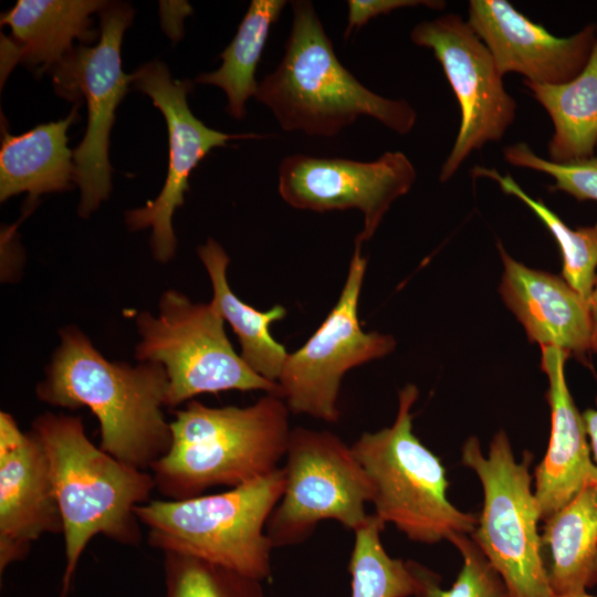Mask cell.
<instances>
[{"label": "cell", "instance_id": "cell-9", "mask_svg": "<svg viewBox=\"0 0 597 597\" xmlns=\"http://www.w3.org/2000/svg\"><path fill=\"white\" fill-rule=\"evenodd\" d=\"M284 493L271 513L265 532L273 546L296 545L307 540L320 522L335 520L349 531L367 519L373 484L339 437L327 430L291 429Z\"/></svg>", "mask_w": 597, "mask_h": 597}, {"label": "cell", "instance_id": "cell-3", "mask_svg": "<svg viewBox=\"0 0 597 597\" xmlns=\"http://www.w3.org/2000/svg\"><path fill=\"white\" fill-rule=\"evenodd\" d=\"M289 413L273 394L248 407L189 401L170 422V449L150 468L156 490L169 500H186L269 475L286 453Z\"/></svg>", "mask_w": 597, "mask_h": 597}, {"label": "cell", "instance_id": "cell-19", "mask_svg": "<svg viewBox=\"0 0 597 597\" xmlns=\"http://www.w3.org/2000/svg\"><path fill=\"white\" fill-rule=\"evenodd\" d=\"M108 2L101 0H18L1 14L12 39L2 41V70L21 61L38 72L51 71L74 48L75 39L91 42L90 15Z\"/></svg>", "mask_w": 597, "mask_h": 597}, {"label": "cell", "instance_id": "cell-26", "mask_svg": "<svg viewBox=\"0 0 597 597\" xmlns=\"http://www.w3.org/2000/svg\"><path fill=\"white\" fill-rule=\"evenodd\" d=\"M472 175L493 179L503 192L519 198L541 219L559 245L563 279L589 303L597 276V222L570 229L543 201L528 196L510 175L501 176L496 169L481 166H475Z\"/></svg>", "mask_w": 597, "mask_h": 597}, {"label": "cell", "instance_id": "cell-27", "mask_svg": "<svg viewBox=\"0 0 597 597\" xmlns=\"http://www.w3.org/2000/svg\"><path fill=\"white\" fill-rule=\"evenodd\" d=\"M166 597H265L262 580L178 553H164Z\"/></svg>", "mask_w": 597, "mask_h": 597}, {"label": "cell", "instance_id": "cell-22", "mask_svg": "<svg viewBox=\"0 0 597 597\" xmlns=\"http://www.w3.org/2000/svg\"><path fill=\"white\" fill-rule=\"evenodd\" d=\"M198 255L211 280V302L237 334L240 356L254 373L277 383L289 353L273 338L270 326L284 318L286 310L274 305L266 312H260L242 302L229 286L227 269L230 260L216 240L209 238L198 248Z\"/></svg>", "mask_w": 597, "mask_h": 597}, {"label": "cell", "instance_id": "cell-24", "mask_svg": "<svg viewBox=\"0 0 597 597\" xmlns=\"http://www.w3.org/2000/svg\"><path fill=\"white\" fill-rule=\"evenodd\" d=\"M386 524L375 514L354 531L355 543L348 570L350 597H439L441 578L427 567L385 551L380 533Z\"/></svg>", "mask_w": 597, "mask_h": 597}, {"label": "cell", "instance_id": "cell-6", "mask_svg": "<svg viewBox=\"0 0 597 597\" xmlns=\"http://www.w3.org/2000/svg\"><path fill=\"white\" fill-rule=\"evenodd\" d=\"M418 396L415 385L401 388L394 423L364 432L352 450L373 484L374 514L411 541L434 544L455 534L471 535L478 515L448 500L441 460L415 436L411 409Z\"/></svg>", "mask_w": 597, "mask_h": 597}, {"label": "cell", "instance_id": "cell-2", "mask_svg": "<svg viewBox=\"0 0 597 597\" xmlns=\"http://www.w3.org/2000/svg\"><path fill=\"white\" fill-rule=\"evenodd\" d=\"M48 459L63 521L65 567L61 597H67L88 542L102 534L125 546L142 542L136 506L156 489L151 473L133 468L94 446L80 417L45 412L30 431Z\"/></svg>", "mask_w": 597, "mask_h": 597}, {"label": "cell", "instance_id": "cell-31", "mask_svg": "<svg viewBox=\"0 0 597 597\" xmlns=\"http://www.w3.org/2000/svg\"><path fill=\"white\" fill-rule=\"evenodd\" d=\"M191 12L192 8L186 1H160L163 29L177 41L182 35V20Z\"/></svg>", "mask_w": 597, "mask_h": 597}, {"label": "cell", "instance_id": "cell-14", "mask_svg": "<svg viewBox=\"0 0 597 597\" xmlns=\"http://www.w3.org/2000/svg\"><path fill=\"white\" fill-rule=\"evenodd\" d=\"M132 83L147 94L163 113L168 129L169 165L161 192L144 207L126 212L130 230L151 228L154 258L168 262L176 252L177 241L172 229L175 210L184 205L189 190L188 178L200 160L216 147L229 140L261 138L256 134H227L206 126L190 111L187 95L192 90L189 80L172 78L165 63L154 60L132 74Z\"/></svg>", "mask_w": 597, "mask_h": 597}, {"label": "cell", "instance_id": "cell-1", "mask_svg": "<svg viewBox=\"0 0 597 597\" xmlns=\"http://www.w3.org/2000/svg\"><path fill=\"white\" fill-rule=\"evenodd\" d=\"M168 385L161 364L108 362L71 326L61 331V345L36 396L52 406L87 407L100 423V448L146 471L171 446L170 422L163 412Z\"/></svg>", "mask_w": 597, "mask_h": 597}, {"label": "cell", "instance_id": "cell-15", "mask_svg": "<svg viewBox=\"0 0 597 597\" xmlns=\"http://www.w3.org/2000/svg\"><path fill=\"white\" fill-rule=\"evenodd\" d=\"M63 533L44 450L15 419L0 412V573L24 559L44 534Z\"/></svg>", "mask_w": 597, "mask_h": 597}, {"label": "cell", "instance_id": "cell-29", "mask_svg": "<svg viewBox=\"0 0 597 597\" xmlns=\"http://www.w3.org/2000/svg\"><path fill=\"white\" fill-rule=\"evenodd\" d=\"M450 543L462 557V567L452 587L439 597H513L478 544L467 534H455Z\"/></svg>", "mask_w": 597, "mask_h": 597}, {"label": "cell", "instance_id": "cell-28", "mask_svg": "<svg viewBox=\"0 0 597 597\" xmlns=\"http://www.w3.org/2000/svg\"><path fill=\"white\" fill-rule=\"evenodd\" d=\"M503 155L513 166L549 175L555 180L551 190L564 191L578 201H597V156L557 164L537 156L525 143L505 147Z\"/></svg>", "mask_w": 597, "mask_h": 597}, {"label": "cell", "instance_id": "cell-16", "mask_svg": "<svg viewBox=\"0 0 597 597\" xmlns=\"http://www.w3.org/2000/svg\"><path fill=\"white\" fill-rule=\"evenodd\" d=\"M468 23L489 49L499 73H520L525 81L557 85L575 78L591 54L597 25L557 38L505 0H471Z\"/></svg>", "mask_w": 597, "mask_h": 597}, {"label": "cell", "instance_id": "cell-30", "mask_svg": "<svg viewBox=\"0 0 597 597\" xmlns=\"http://www.w3.org/2000/svg\"><path fill=\"white\" fill-rule=\"evenodd\" d=\"M347 25L344 39L347 40L350 34L359 30L370 19L381 14H388L394 10L407 7L426 6L431 9H443V1L431 0H349Z\"/></svg>", "mask_w": 597, "mask_h": 597}, {"label": "cell", "instance_id": "cell-7", "mask_svg": "<svg viewBox=\"0 0 597 597\" xmlns=\"http://www.w3.org/2000/svg\"><path fill=\"white\" fill-rule=\"evenodd\" d=\"M533 454L516 460L504 430L486 455L476 437L465 440L461 462L481 482L483 505L470 535L499 572L513 597H552L541 557L540 509L530 473Z\"/></svg>", "mask_w": 597, "mask_h": 597}, {"label": "cell", "instance_id": "cell-18", "mask_svg": "<svg viewBox=\"0 0 597 597\" xmlns=\"http://www.w3.org/2000/svg\"><path fill=\"white\" fill-rule=\"evenodd\" d=\"M498 247L503 264L499 291L528 341L584 362L590 350L588 303L563 277L531 269Z\"/></svg>", "mask_w": 597, "mask_h": 597}, {"label": "cell", "instance_id": "cell-5", "mask_svg": "<svg viewBox=\"0 0 597 597\" xmlns=\"http://www.w3.org/2000/svg\"><path fill=\"white\" fill-rule=\"evenodd\" d=\"M285 489L279 468L229 491L186 500H155L136 506L147 542L163 553L208 561L250 577H271L273 546L264 532Z\"/></svg>", "mask_w": 597, "mask_h": 597}, {"label": "cell", "instance_id": "cell-8", "mask_svg": "<svg viewBox=\"0 0 597 597\" xmlns=\"http://www.w3.org/2000/svg\"><path fill=\"white\" fill-rule=\"evenodd\" d=\"M136 323L142 337L136 357L164 366L169 381L167 407L226 390H263L281 397L277 383L254 373L234 352L224 320L211 301L193 303L169 290L160 298L158 316L143 312Z\"/></svg>", "mask_w": 597, "mask_h": 597}, {"label": "cell", "instance_id": "cell-17", "mask_svg": "<svg viewBox=\"0 0 597 597\" xmlns=\"http://www.w3.org/2000/svg\"><path fill=\"white\" fill-rule=\"evenodd\" d=\"M541 368L548 380L551 436L545 455L534 472V494L541 520L545 521L585 488L597 486V468L583 413L566 381L565 363L570 355L554 346H541Z\"/></svg>", "mask_w": 597, "mask_h": 597}, {"label": "cell", "instance_id": "cell-12", "mask_svg": "<svg viewBox=\"0 0 597 597\" xmlns=\"http://www.w3.org/2000/svg\"><path fill=\"white\" fill-rule=\"evenodd\" d=\"M410 39L433 52L460 105L459 133L440 170L444 182L473 150L503 137L514 122L516 103L505 91L489 49L460 15L422 21Z\"/></svg>", "mask_w": 597, "mask_h": 597}, {"label": "cell", "instance_id": "cell-34", "mask_svg": "<svg viewBox=\"0 0 597 597\" xmlns=\"http://www.w3.org/2000/svg\"><path fill=\"white\" fill-rule=\"evenodd\" d=\"M563 597H596V596L588 595L587 593H582L577 595L563 596Z\"/></svg>", "mask_w": 597, "mask_h": 597}, {"label": "cell", "instance_id": "cell-21", "mask_svg": "<svg viewBox=\"0 0 597 597\" xmlns=\"http://www.w3.org/2000/svg\"><path fill=\"white\" fill-rule=\"evenodd\" d=\"M78 103L67 117L41 124L21 134L2 129L0 149V200L29 192V199L63 191L74 181L73 153L67 129L77 115Z\"/></svg>", "mask_w": 597, "mask_h": 597}, {"label": "cell", "instance_id": "cell-20", "mask_svg": "<svg viewBox=\"0 0 597 597\" xmlns=\"http://www.w3.org/2000/svg\"><path fill=\"white\" fill-rule=\"evenodd\" d=\"M543 522L541 557L552 597L587 593L597 585V486Z\"/></svg>", "mask_w": 597, "mask_h": 597}, {"label": "cell", "instance_id": "cell-11", "mask_svg": "<svg viewBox=\"0 0 597 597\" xmlns=\"http://www.w3.org/2000/svg\"><path fill=\"white\" fill-rule=\"evenodd\" d=\"M355 242L338 301L321 326L293 353H289L277 379L281 398L290 412L337 422L342 379L349 369L381 358L396 347L389 334L363 331L358 302L367 260Z\"/></svg>", "mask_w": 597, "mask_h": 597}, {"label": "cell", "instance_id": "cell-10", "mask_svg": "<svg viewBox=\"0 0 597 597\" xmlns=\"http://www.w3.org/2000/svg\"><path fill=\"white\" fill-rule=\"evenodd\" d=\"M101 38L94 46L74 48L52 72L57 95L76 103L84 97L87 127L73 151L74 182L81 189L78 214L87 218L112 190L108 161L109 134L115 111L132 83L122 70L121 45L134 10L126 3H107L101 11Z\"/></svg>", "mask_w": 597, "mask_h": 597}, {"label": "cell", "instance_id": "cell-13", "mask_svg": "<svg viewBox=\"0 0 597 597\" xmlns=\"http://www.w3.org/2000/svg\"><path fill=\"white\" fill-rule=\"evenodd\" d=\"M416 176L401 151H386L374 161L294 154L279 165L277 190L295 209L362 211L364 227L355 242L363 244L374 235L391 203L410 190Z\"/></svg>", "mask_w": 597, "mask_h": 597}, {"label": "cell", "instance_id": "cell-33", "mask_svg": "<svg viewBox=\"0 0 597 597\" xmlns=\"http://www.w3.org/2000/svg\"><path fill=\"white\" fill-rule=\"evenodd\" d=\"M589 316H590V350L597 354V276L595 285L589 298Z\"/></svg>", "mask_w": 597, "mask_h": 597}, {"label": "cell", "instance_id": "cell-23", "mask_svg": "<svg viewBox=\"0 0 597 597\" xmlns=\"http://www.w3.org/2000/svg\"><path fill=\"white\" fill-rule=\"evenodd\" d=\"M524 85L554 125L548 160L563 164L593 157L597 145V35L587 64L575 78L557 85L524 80Z\"/></svg>", "mask_w": 597, "mask_h": 597}, {"label": "cell", "instance_id": "cell-4", "mask_svg": "<svg viewBox=\"0 0 597 597\" xmlns=\"http://www.w3.org/2000/svg\"><path fill=\"white\" fill-rule=\"evenodd\" d=\"M291 4L293 21L284 55L255 94L281 128L331 138L359 116H369L398 134L409 133L417 119L411 105L364 86L339 62L313 3Z\"/></svg>", "mask_w": 597, "mask_h": 597}, {"label": "cell", "instance_id": "cell-32", "mask_svg": "<svg viewBox=\"0 0 597 597\" xmlns=\"http://www.w3.org/2000/svg\"><path fill=\"white\" fill-rule=\"evenodd\" d=\"M586 432L589 440L593 461L597 468V397L596 408L587 409L583 413Z\"/></svg>", "mask_w": 597, "mask_h": 597}, {"label": "cell", "instance_id": "cell-25", "mask_svg": "<svg viewBox=\"0 0 597 597\" xmlns=\"http://www.w3.org/2000/svg\"><path fill=\"white\" fill-rule=\"evenodd\" d=\"M285 4V0H252L237 34L220 54L221 66L195 78L196 83L220 87L228 98L227 112L235 119L244 118L247 101L255 97L256 67L271 28Z\"/></svg>", "mask_w": 597, "mask_h": 597}]
</instances>
